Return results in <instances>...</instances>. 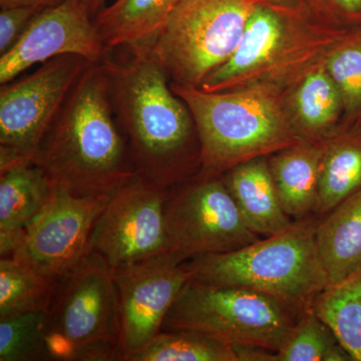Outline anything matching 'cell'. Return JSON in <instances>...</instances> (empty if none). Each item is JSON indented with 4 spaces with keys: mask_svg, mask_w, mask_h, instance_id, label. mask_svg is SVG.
Returning <instances> with one entry per match:
<instances>
[{
    "mask_svg": "<svg viewBox=\"0 0 361 361\" xmlns=\"http://www.w3.org/2000/svg\"><path fill=\"white\" fill-rule=\"evenodd\" d=\"M123 58L102 59L116 122L140 179L160 189L201 169V145L186 103L171 87L149 47H128Z\"/></svg>",
    "mask_w": 361,
    "mask_h": 361,
    "instance_id": "1",
    "label": "cell"
},
{
    "mask_svg": "<svg viewBox=\"0 0 361 361\" xmlns=\"http://www.w3.org/2000/svg\"><path fill=\"white\" fill-rule=\"evenodd\" d=\"M33 163L54 185L82 196L114 193L137 178L101 63H90L78 78Z\"/></svg>",
    "mask_w": 361,
    "mask_h": 361,
    "instance_id": "2",
    "label": "cell"
},
{
    "mask_svg": "<svg viewBox=\"0 0 361 361\" xmlns=\"http://www.w3.org/2000/svg\"><path fill=\"white\" fill-rule=\"evenodd\" d=\"M171 87L186 103L201 145L199 174L221 176L243 161L303 141L279 87L256 85L222 92Z\"/></svg>",
    "mask_w": 361,
    "mask_h": 361,
    "instance_id": "3",
    "label": "cell"
},
{
    "mask_svg": "<svg viewBox=\"0 0 361 361\" xmlns=\"http://www.w3.org/2000/svg\"><path fill=\"white\" fill-rule=\"evenodd\" d=\"M314 223L296 221L279 234L226 253L185 262L190 279L267 294L302 315L329 286L315 243Z\"/></svg>",
    "mask_w": 361,
    "mask_h": 361,
    "instance_id": "4",
    "label": "cell"
},
{
    "mask_svg": "<svg viewBox=\"0 0 361 361\" xmlns=\"http://www.w3.org/2000/svg\"><path fill=\"white\" fill-rule=\"evenodd\" d=\"M47 319L45 360H121L118 289L97 254H87L56 285Z\"/></svg>",
    "mask_w": 361,
    "mask_h": 361,
    "instance_id": "5",
    "label": "cell"
},
{
    "mask_svg": "<svg viewBox=\"0 0 361 361\" xmlns=\"http://www.w3.org/2000/svg\"><path fill=\"white\" fill-rule=\"evenodd\" d=\"M300 317L267 294L189 279L166 315L161 331L189 330L231 346L254 345L279 351Z\"/></svg>",
    "mask_w": 361,
    "mask_h": 361,
    "instance_id": "6",
    "label": "cell"
},
{
    "mask_svg": "<svg viewBox=\"0 0 361 361\" xmlns=\"http://www.w3.org/2000/svg\"><path fill=\"white\" fill-rule=\"evenodd\" d=\"M254 4L179 0L149 47L171 82L201 87L236 49Z\"/></svg>",
    "mask_w": 361,
    "mask_h": 361,
    "instance_id": "7",
    "label": "cell"
},
{
    "mask_svg": "<svg viewBox=\"0 0 361 361\" xmlns=\"http://www.w3.org/2000/svg\"><path fill=\"white\" fill-rule=\"evenodd\" d=\"M288 7L255 2L243 35L230 59L211 73L200 89L222 92L256 85H277L285 68L317 65L338 42L329 35L311 32Z\"/></svg>",
    "mask_w": 361,
    "mask_h": 361,
    "instance_id": "8",
    "label": "cell"
},
{
    "mask_svg": "<svg viewBox=\"0 0 361 361\" xmlns=\"http://www.w3.org/2000/svg\"><path fill=\"white\" fill-rule=\"evenodd\" d=\"M166 234L183 260L250 245L259 236L247 226L221 176L196 174L167 190Z\"/></svg>",
    "mask_w": 361,
    "mask_h": 361,
    "instance_id": "9",
    "label": "cell"
},
{
    "mask_svg": "<svg viewBox=\"0 0 361 361\" xmlns=\"http://www.w3.org/2000/svg\"><path fill=\"white\" fill-rule=\"evenodd\" d=\"M78 56L51 59L0 89V171L33 163L68 92L90 65Z\"/></svg>",
    "mask_w": 361,
    "mask_h": 361,
    "instance_id": "10",
    "label": "cell"
},
{
    "mask_svg": "<svg viewBox=\"0 0 361 361\" xmlns=\"http://www.w3.org/2000/svg\"><path fill=\"white\" fill-rule=\"evenodd\" d=\"M111 195L82 196L56 185L11 257L58 285L90 253L92 231Z\"/></svg>",
    "mask_w": 361,
    "mask_h": 361,
    "instance_id": "11",
    "label": "cell"
},
{
    "mask_svg": "<svg viewBox=\"0 0 361 361\" xmlns=\"http://www.w3.org/2000/svg\"><path fill=\"white\" fill-rule=\"evenodd\" d=\"M166 196L167 190L137 177L116 190L94 226L90 253L116 271L170 252Z\"/></svg>",
    "mask_w": 361,
    "mask_h": 361,
    "instance_id": "12",
    "label": "cell"
},
{
    "mask_svg": "<svg viewBox=\"0 0 361 361\" xmlns=\"http://www.w3.org/2000/svg\"><path fill=\"white\" fill-rule=\"evenodd\" d=\"M186 261L172 252L114 272L121 314V360L161 331L164 320L190 274Z\"/></svg>",
    "mask_w": 361,
    "mask_h": 361,
    "instance_id": "13",
    "label": "cell"
},
{
    "mask_svg": "<svg viewBox=\"0 0 361 361\" xmlns=\"http://www.w3.org/2000/svg\"><path fill=\"white\" fill-rule=\"evenodd\" d=\"M106 47L94 18L82 0H63L40 11L20 39L0 56V85L7 84L37 63L61 56L101 63Z\"/></svg>",
    "mask_w": 361,
    "mask_h": 361,
    "instance_id": "14",
    "label": "cell"
},
{
    "mask_svg": "<svg viewBox=\"0 0 361 361\" xmlns=\"http://www.w3.org/2000/svg\"><path fill=\"white\" fill-rule=\"evenodd\" d=\"M56 185L35 163L0 171V253L11 257L28 225L54 193Z\"/></svg>",
    "mask_w": 361,
    "mask_h": 361,
    "instance_id": "15",
    "label": "cell"
},
{
    "mask_svg": "<svg viewBox=\"0 0 361 361\" xmlns=\"http://www.w3.org/2000/svg\"><path fill=\"white\" fill-rule=\"evenodd\" d=\"M247 226L258 236L269 237L291 227L266 156L243 161L221 175Z\"/></svg>",
    "mask_w": 361,
    "mask_h": 361,
    "instance_id": "16",
    "label": "cell"
},
{
    "mask_svg": "<svg viewBox=\"0 0 361 361\" xmlns=\"http://www.w3.org/2000/svg\"><path fill=\"white\" fill-rule=\"evenodd\" d=\"M325 141H301L268 159L280 202L291 219L302 221L311 213H317Z\"/></svg>",
    "mask_w": 361,
    "mask_h": 361,
    "instance_id": "17",
    "label": "cell"
},
{
    "mask_svg": "<svg viewBox=\"0 0 361 361\" xmlns=\"http://www.w3.org/2000/svg\"><path fill=\"white\" fill-rule=\"evenodd\" d=\"M315 243L329 285L361 269V190L316 225Z\"/></svg>",
    "mask_w": 361,
    "mask_h": 361,
    "instance_id": "18",
    "label": "cell"
},
{
    "mask_svg": "<svg viewBox=\"0 0 361 361\" xmlns=\"http://www.w3.org/2000/svg\"><path fill=\"white\" fill-rule=\"evenodd\" d=\"M179 0H116L94 18L108 51L151 47Z\"/></svg>",
    "mask_w": 361,
    "mask_h": 361,
    "instance_id": "19",
    "label": "cell"
},
{
    "mask_svg": "<svg viewBox=\"0 0 361 361\" xmlns=\"http://www.w3.org/2000/svg\"><path fill=\"white\" fill-rule=\"evenodd\" d=\"M291 116L303 141H323L336 125L343 103L324 61L301 75L292 94Z\"/></svg>",
    "mask_w": 361,
    "mask_h": 361,
    "instance_id": "20",
    "label": "cell"
},
{
    "mask_svg": "<svg viewBox=\"0 0 361 361\" xmlns=\"http://www.w3.org/2000/svg\"><path fill=\"white\" fill-rule=\"evenodd\" d=\"M361 190V133H349L325 141L317 213L326 215Z\"/></svg>",
    "mask_w": 361,
    "mask_h": 361,
    "instance_id": "21",
    "label": "cell"
},
{
    "mask_svg": "<svg viewBox=\"0 0 361 361\" xmlns=\"http://www.w3.org/2000/svg\"><path fill=\"white\" fill-rule=\"evenodd\" d=\"M311 310L334 332L353 361H361V269L315 297Z\"/></svg>",
    "mask_w": 361,
    "mask_h": 361,
    "instance_id": "22",
    "label": "cell"
},
{
    "mask_svg": "<svg viewBox=\"0 0 361 361\" xmlns=\"http://www.w3.org/2000/svg\"><path fill=\"white\" fill-rule=\"evenodd\" d=\"M56 285L13 257L0 260V318L47 311Z\"/></svg>",
    "mask_w": 361,
    "mask_h": 361,
    "instance_id": "23",
    "label": "cell"
},
{
    "mask_svg": "<svg viewBox=\"0 0 361 361\" xmlns=\"http://www.w3.org/2000/svg\"><path fill=\"white\" fill-rule=\"evenodd\" d=\"M129 361H238L229 344L189 330L161 331Z\"/></svg>",
    "mask_w": 361,
    "mask_h": 361,
    "instance_id": "24",
    "label": "cell"
},
{
    "mask_svg": "<svg viewBox=\"0 0 361 361\" xmlns=\"http://www.w3.org/2000/svg\"><path fill=\"white\" fill-rule=\"evenodd\" d=\"M47 311L0 318V361L45 360Z\"/></svg>",
    "mask_w": 361,
    "mask_h": 361,
    "instance_id": "25",
    "label": "cell"
},
{
    "mask_svg": "<svg viewBox=\"0 0 361 361\" xmlns=\"http://www.w3.org/2000/svg\"><path fill=\"white\" fill-rule=\"evenodd\" d=\"M325 68L341 92L343 109L361 111V32L342 37L324 59Z\"/></svg>",
    "mask_w": 361,
    "mask_h": 361,
    "instance_id": "26",
    "label": "cell"
},
{
    "mask_svg": "<svg viewBox=\"0 0 361 361\" xmlns=\"http://www.w3.org/2000/svg\"><path fill=\"white\" fill-rule=\"evenodd\" d=\"M338 342L332 330L310 308L299 318L291 336L278 351L277 361H325Z\"/></svg>",
    "mask_w": 361,
    "mask_h": 361,
    "instance_id": "27",
    "label": "cell"
},
{
    "mask_svg": "<svg viewBox=\"0 0 361 361\" xmlns=\"http://www.w3.org/2000/svg\"><path fill=\"white\" fill-rule=\"evenodd\" d=\"M44 9L35 7H4L0 11V56L8 51L20 37L33 18Z\"/></svg>",
    "mask_w": 361,
    "mask_h": 361,
    "instance_id": "28",
    "label": "cell"
},
{
    "mask_svg": "<svg viewBox=\"0 0 361 361\" xmlns=\"http://www.w3.org/2000/svg\"><path fill=\"white\" fill-rule=\"evenodd\" d=\"M238 361H277L278 351L254 345L232 346Z\"/></svg>",
    "mask_w": 361,
    "mask_h": 361,
    "instance_id": "29",
    "label": "cell"
},
{
    "mask_svg": "<svg viewBox=\"0 0 361 361\" xmlns=\"http://www.w3.org/2000/svg\"><path fill=\"white\" fill-rule=\"evenodd\" d=\"M332 13L344 20L361 21V0H323Z\"/></svg>",
    "mask_w": 361,
    "mask_h": 361,
    "instance_id": "30",
    "label": "cell"
},
{
    "mask_svg": "<svg viewBox=\"0 0 361 361\" xmlns=\"http://www.w3.org/2000/svg\"><path fill=\"white\" fill-rule=\"evenodd\" d=\"M63 1V0H0V6H1V8H4V7L26 6L45 9L56 6V4Z\"/></svg>",
    "mask_w": 361,
    "mask_h": 361,
    "instance_id": "31",
    "label": "cell"
},
{
    "mask_svg": "<svg viewBox=\"0 0 361 361\" xmlns=\"http://www.w3.org/2000/svg\"><path fill=\"white\" fill-rule=\"evenodd\" d=\"M82 1L84 2L85 6L89 9L92 18H94L104 8L106 0H82Z\"/></svg>",
    "mask_w": 361,
    "mask_h": 361,
    "instance_id": "32",
    "label": "cell"
},
{
    "mask_svg": "<svg viewBox=\"0 0 361 361\" xmlns=\"http://www.w3.org/2000/svg\"><path fill=\"white\" fill-rule=\"evenodd\" d=\"M254 2H260V4H272V6L288 7L292 8V4L296 1V0H253Z\"/></svg>",
    "mask_w": 361,
    "mask_h": 361,
    "instance_id": "33",
    "label": "cell"
}]
</instances>
